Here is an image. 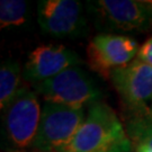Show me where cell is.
<instances>
[{
  "label": "cell",
  "instance_id": "13",
  "mask_svg": "<svg viewBox=\"0 0 152 152\" xmlns=\"http://www.w3.org/2000/svg\"><path fill=\"white\" fill-rule=\"evenodd\" d=\"M136 58L152 66V37H150L140 46Z\"/></svg>",
  "mask_w": 152,
  "mask_h": 152
},
{
  "label": "cell",
  "instance_id": "16",
  "mask_svg": "<svg viewBox=\"0 0 152 152\" xmlns=\"http://www.w3.org/2000/svg\"><path fill=\"white\" fill-rule=\"evenodd\" d=\"M12 152H24V151H20V150H18V151H12Z\"/></svg>",
  "mask_w": 152,
  "mask_h": 152
},
{
  "label": "cell",
  "instance_id": "6",
  "mask_svg": "<svg viewBox=\"0 0 152 152\" xmlns=\"http://www.w3.org/2000/svg\"><path fill=\"white\" fill-rule=\"evenodd\" d=\"M139 49L133 38L115 34H99L88 45V62L92 70L104 78H108L115 69L134 60Z\"/></svg>",
  "mask_w": 152,
  "mask_h": 152
},
{
  "label": "cell",
  "instance_id": "8",
  "mask_svg": "<svg viewBox=\"0 0 152 152\" xmlns=\"http://www.w3.org/2000/svg\"><path fill=\"white\" fill-rule=\"evenodd\" d=\"M39 26L50 35L77 36L85 25L81 4L76 0H43L37 5Z\"/></svg>",
  "mask_w": 152,
  "mask_h": 152
},
{
  "label": "cell",
  "instance_id": "15",
  "mask_svg": "<svg viewBox=\"0 0 152 152\" xmlns=\"http://www.w3.org/2000/svg\"><path fill=\"white\" fill-rule=\"evenodd\" d=\"M148 117H150V118H152V104H151V106H150V108H149V113H148Z\"/></svg>",
  "mask_w": 152,
  "mask_h": 152
},
{
  "label": "cell",
  "instance_id": "11",
  "mask_svg": "<svg viewBox=\"0 0 152 152\" xmlns=\"http://www.w3.org/2000/svg\"><path fill=\"white\" fill-rule=\"evenodd\" d=\"M27 4L23 0H1L0 1V26H19L26 20Z\"/></svg>",
  "mask_w": 152,
  "mask_h": 152
},
{
  "label": "cell",
  "instance_id": "14",
  "mask_svg": "<svg viewBox=\"0 0 152 152\" xmlns=\"http://www.w3.org/2000/svg\"><path fill=\"white\" fill-rule=\"evenodd\" d=\"M136 152H152V147H149L147 144H137Z\"/></svg>",
  "mask_w": 152,
  "mask_h": 152
},
{
  "label": "cell",
  "instance_id": "4",
  "mask_svg": "<svg viewBox=\"0 0 152 152\" xmlns=\"http://www.w3.org/2000/svg\"><path fill=\"white\" fill-rule=\"evenodd\" d=\"M2 113L6 134L11 143L19 149L32 147L42 115L36 95L20 88Z\"/></svg>",
  "mask_w": 152,
  "mask_h": 152
},
{
  "label": "cell",
  "instance_id": "12",
  "mask_svg": "<svg viewBox=\"0 0 152 152\" xmlns=\"http://www.w3.org/2000/svg\"><path fill=\"white\" fill-rule=\"evenodd\" d=\"M129 136L135 144H147L152 147V118L148 116H137L127 124Z\"/></svg>",
  "mask_w": 152,
  "mask_h": 152
},
{
  "label": "cell",
  "instance_id": "2",
  "mask_svg": "<svg viewBox=\"0 0 152 152\" xmlns=\"http://www.w3.org/2000/svg\"><path fill=\"white\" fill-rule=\"evenodd\" d=\"M45 102L82 108L85 104L97 102L102 92L86 71L71 66L58 76L34 85Z\"/></svg>",
  "mask_w": 152,
  "mask_h": 152
},
{
  "label": "cell",
  "instance_id": "3",
  "mask_svg": "<svg viewBox=\"0 0 152 152\" xmlns=\"http://www.w3.org/2000/svg\"><path fill=\"white\" fill-rule=\"evenodd\" d=\"M83 121V108L45 102L32 148L39 152H56L73 137Z\"/></svg>",
  "mask_w": 152,
  "mask_h": 152
},
{
  "label": "cell",
  "instance_id": "5",
  "mask_svg": "<svg viewBox=\"0 0 152 152\" xmlns=\"http://www.w3.org/2000/svg\"><path fill=\"white\" fill-rule=\"evenodd\" d=\"M90 7L99 22L109 29L144 32L152 27V1L97 0Z\"/></svg>",
  "mask_w": 152,
  "mask_h": 152
},
{
  "label": "cell",
  "instance_id": "9",
  "mask_svg": "<svg viewBox=\"0 0 152 152\" xmlns=\"http://www.w3.org/2000/svg\"><path fill=\"white\" fill-rule=\"evenodd\" d=\"M81 62L79 55L63 45H41L29 53L23 77L27 81L38 83Z\"/></svg>",
  "mask_w": 152,
  "mask_h": 152
},
{
  "label": "cell",
  "instance_id": "10",
  "mask_svg": "<svg viewBox=\"0 0 152 152\" xmlns=\"http://www.w3.org/2000/svg\"><path fill=\"white\" fill-rule=\"evenodd\" d=\"M20 81V68L15 61H5L0 68V107H7L11 99L16 96Z\"/></svg>",
  "mask_w": 152,
  "mask_h": 152
},
{
  "label": "cell",
  "instance_id": "7",
  "mask_svg": "<svg viewBox=\"0 0 152 152\" xmlns=\"http://www.w3.org/2000/svg\"><path fill=\"white\" fill-rule=\"evenodd\" d=\"M112 81L129 108L140 116H148L147 102L152 99V66L137 58L122 68L115 69Z\"/></svg>",
  "mask_w": 152,
  "mask_h": 152
},
{
  "label": "cell",
  "instance_id": "1",
  "mask_svg": "<svg viewBox=\"0 0 152 152\" xmlns=\"http://www.w3.org/2000/svg\"><path fill=\"white\" fill-rule=\"evenodd\" d=\"M132 142L108 105L95 102L76 134L56 152H131Z\"/></svg>",
  "mask_w": 152,
  "mask_h": 152
}]
</instances>
